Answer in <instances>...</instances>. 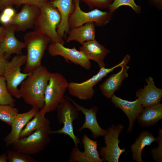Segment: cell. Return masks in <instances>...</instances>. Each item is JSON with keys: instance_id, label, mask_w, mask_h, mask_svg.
<instances>
[{"instance_id": "1", "label": "cell", "mask_w": 162, "mask_h": 162, "mask_svg": "<svg viewBox=\"0 0 162 162\" xmlns=\"http://www.w3.org/2000/svg\"><path fill=\"white\" fill-rule=\"evenodd\" d=\"M50 74L46 68L41 65L23 81L19 90L26 104L39 110L44 108V94Z\"/></svg>"}, {"instance_id": "2", "label": "cell", "mask_w": 162, "mask_h": 162, "mask_svg": "<svg viewBox=\"0 0 162 162\" xmlns=\"http://www.w3.org/2000/svg\"><path fill=\"white\" fill-rule=\"evenodd\" d=\"M24 40L27 51L24 73H30L41 65L42 58L52 41L47 36L35 30L26 33Z\"/></svg>"}, {"instance_id": "3", "label": "cell", "mask_w": 162, "mask_h": 162, "mask_svg": "<svg viewBox=\"0 0 162 162\" xmlns=\"http://www.w3.org/2000/svg\"><path fill=\"white\" fill-rule=\"evenodd\" d=\"M40 8V14L34 25V30L47 36L51 43L58 42L64 44L63 40L59 36L56 31L61 20L58 10L53 6L52 2L49 0Z\"/></svg>"}, {"instance_id": "4", "label": "cell", "mask_w": 162, "mask_h": 162, "mask_svg": "<svg viewBox=\"0 0 162 162\" xmlns=\"http://www.w3.org/2000/svg\"><path fill=\"white\" fill-rule=\"evenodd\" d=\"M69 82L61 74L50 73L44 94L45 105L41 110L44 114L55 110L64 98Z\"/></svg>"}, {"instance_id": "5", "label": "cell", "mask_w": 162, "mask_h": 162, "mask_svg": "<svg viewBox=\"0 0 162 162\" xmlns=\"http://www.w3.org/2000/svg\"><path fill=\"white\" fill-rule=\"evenodd\" d=\"M26 56L16 55L7 63L3 74L9 93L17 99L22 98L18 86L31 73H22L21 67L26 63Z\"/></svg>"}, {"instance_id": "6", "label": "cell", "mask_w": 162, "mask_h": 162, "mask_svg": "<svg viewBox=\"0 0 162 162\" xmlns=\"http://www.w3.org/2000/svg\"><path fill=\"white\" fill-rule=\"evenodd\" d=\"M74 3L73 11L69 15L68 23L70 28H76L85 24L93 22L97 26H103L108 23L113 17V13L94 9L85 12L80 8V0H73Z\"/></svg>"}, {"instance_id": "7", "label": "cell", "mask_w": 162, "mask_h": 162, "mask_svg": "<svg viewBox=\"0 0 162 162\" xmlns=\"http://www.w3.org/2000/svg\"><path fill=\"white\" fill-rule=\"evenodd\" d=\"M57 118L58 123L63 124L62 128L56 130H50V134H63L68 136L71 138L75 146L81 144L80 138L74 133L73 126V122L79 117L78 110L72 103L67 98L64 99L60 103L56 110Z\"/></svg>"}, {"instance_id": "8", "label": "cell", "mask_w": 162, "mask_h": 162, "mask_svg": "<svg viewBox=\"0 0 162 162\" xmlns=\"http://www.w3.org/2000/svg\"><path fill=\"white\" fill-rule=\"evenodd\" d=\"M129 56V55L127 54L120 63L111 68H100L96 74L85 81L81 83L73 82H69L68 89L69 94L80 100H91L94 94V86L108 74L112 72L116 68L121 67Z\"/></svg>"}, {"instance_id": "9", "label": "cell", "mask_w": 162, "mask_h": 162, "mask_svg": "<svg viewBox=\"0 0 162 162\" xmlns=\"http://www.w3.org/2000/svg\"><path fill=\"white\" fill-rule=\"evenodd\" d=\"M51 130L50 127L42 128L19 139L12 145L13 149L29 155L39 153L50 142Z\"/></svg>"}, {"instance_id": "10", "label": "cell", "mask_w": 162, "mask_h": 162, "mask_svg": "<svg viewBox=\"0 0 162 162\" xmlns=\"http://www.w3.org/2000/svg\"><path fill=\"white\" fill-rule=\"evenodd\" d=\"M124 128L120 124H113L106 129L104 136L105 146L100 148L99 154L104 161L108 162H118L121 155L125 152V149H121L119 146L120 140L119 135Z\"/></svg>"}, {"instance_id": "11", "label": "cell", "mask_w": 162, "mask_h": 162, "mask_svg": "<svg viewBox=\"0 0 162 162\" xmlns=\"http://www.w3.org/2000/svg\"><path fill=\"white\" fill-rule=\"evenodd\" d=\"M48 53L51 56H60L66 61H70L80 66L86 70H90L91 63L80 51L74 46L72 48L65 47L64 44L58 42L50 43L48 46Z\"/></svg>"}, {"instance_id": "12", "label": "cell", "mask_w": 162, "mask_h": 162, "mask_svg": "<svg viewBox=\"0 0 162 162\" xmlns=\"http://www.w3.org/2000/svg\"><path fill=\"white\" fill-rule=\"evenodd\" d=\"M81 142L84 151H80L77 146H75L71 151L69 162H102L97 150V141L90 139L86 134L82 137Z\"/></svg>"}, {"instance_id": "13", "label": "cell", "mask_w": 162, "mask_h": 162, "mask_svg": "<svg viewBox=\"0 0 162 162\" xmlns=\"http://www.w3.org/2000/svg\"><path fill=\"white\" fill-rule=\"evenodd\" d=\"M64 98L68 99L79 111L81 112L84 115L85 121L82 125L77 130V132H80L84 129L87 128L92 132L94 139L100 136H104L106 133V129L104 130L101 128L98 122L97 113L98 108L97 106H94L88 109L78 104L67 96H64Z\"/></svg>"}, {"instance_id": "14", "label": "cell", "mask_w": 162, "mask_h": 162, "mask_svg": "<svg viewBox=\"0 0 162 162\" xmlns=\"http://www.w3.org/2000/svg\"><path fill=\"white\" fill-rule=\"evenodd\" d=\"M40 8L33 5L24 4L21 11L16 13L10 25L15 26L16 31L24 32L29 29H34Z\"/></svg>"}, {"instance_id": "15", "label": "cell", "mask_w": 162, "mask_h": 162, "mask_svg": "<svg viewBox=\"0 0 162 162\" xmlns=\"http://www.w3.org/2000/svg\"><path fill=\"white\" fill-rule=\"evenodd\" d=\"M111 101L117 108L120 109L127 116L129 124L127 133H131L137 117L144 108L137 98L134 101H129L117 97L113 94Z\"/></svg>"}, {"instance_id": "16", "label": "cell", "mask_w": 162, "mask_h": 162, "mask_svg": "<svg viewBox=\"0 0 162 162\" xmlns=\"http://www.w3.org/2000/svg\"><path fill=\"white\" fill-rule=\"evenodd\" d=\"M6 33L0 43V51L4 54L7 58L12 54L22 55V50L26 48L24 42L19 41L15 35L16 28L15 26L10 25L4 27Z\"/></svg>"}, {"instance_id": "17", "label": "cell", "mask_w": 162, "mask_h": 162, "mask_svg": "<svg viewBox=\"0 0 162 162\" xmlns=\"http://www.w3.org/2000/svg\"><path fill=\"white\" fill-rule=\"evenodd\" d=\"M146 81L147 85L136 91V94L144 107L152 106L160 103L162 97V89L154 85L153 78L149 76Z\"/></svg>"}, {"instance_id": "18", "label": "cell", "mask_w": 162, "mask_h": 162, "mask_svg": "<svg viewBox=\"0 0 162 162\" xmlns=\"http://www.w3.org/2000/svg\"><path fill=\"white\" fill-rule=\"evenodd\" d=\"M130 58V57L128 58L121 66V69L119 72L110 75L100 85V91L107 98H111L115 92L119 89L123 80L128 77L127 71L130 67L127 65Z\"/></svg>"}, {"instance_id": "19", "label": "cell", "mask_w": 162, "mask_h": 162, "mask_svg": "<svg viewBox=\"0 0 162 162\" xmlns=\"http://www.w3.org/2000/svg\"><path fill=\"white\" fill-rule=\"evenodd\" d=\"M39 110L38 109L32 107L26 112L18 113L10 125V132L4 139L6 147L12 145L19 139L21 131Z\"/></svg>"}, {"instance_id": "20", "label": "cell", "mask_w": 162, "mask_h": 162, "mask_svg": "<svg viewBox=\"0 0 162 162\" xmlns=\"http://www.w3.org/2000/svg\"><path fill=\"white\" fill-rule=\"evenodd\" d=\"M81 51L89 60L96 62L100 68L105 67L104 59L110 52L96 40L84 42L80 47Z\"/></svg>"}, {"instance_id": "21", "label": "cell", "mask_w": 162, "mask_h": 162, "mask_svg": "<svg viewBox=\"0 0 162 162\" xmlns=\"http://www.w3.org/2000/svg\"><path fill=\"white\" fill-rule=\"evenodd\" d=\"M72 2L73 0H56L52 2L53 6L58 9L61 15V21L56 31L59 36L63 40L70 30L68 20L74 9Z\"/></svg>"}, {"instance_id": "22", "label": "cell", "mask_w": 162, "mask_h": 162, "mask_svg": "<svg viewBox=\"0 0 162 162\" xmlns=\"http://www.w3.org/2000/svg\"><path fill=\"white\" fill-rule=\"evenodd\" d=\"M66 42L76 41L81 44L84 42L95 39V25L93 22H89L79 27L71 28Z\"/></svg>"}, {"instance_id": "23", "label": "cell", "mask_w": 162, "mask_h": 162, "mask_svg": "<svg viewBox=\"0 0 162 162\" xmlns=\"http://www.w3.org/2000/svg\"><path fill=\"white\" fill-rule=\"evenodd\" d=\"M137 118L142 127L154 125L162 118V104L160 103L144 107Z\"/></svg>"}, {"instance_id": "24", "label": "cell", "mask_w": 162, "mask_h": 162, "mask_svg": "<svg viewBox=\"0 0 162 162\" xmlns=\"http://www.w3.org/2000/svg\"><path fill=\"white\" fill-rule=\"evenodd\" d=\"M156 140L157 138L149 132H141L135 142L130 147L133 160L137 162H143L142 158V149L146 146H151L152 143Z\"/></svg>"}, {"instance_id": "25", "label": "cell", "mask_w": 162, "mask_h": 162, "mask_svg": "<svg viewBox=\"0 0 162 162\" xmlns=\"http://www.w3.org/2000/svg\"><path fill=\"white\" fill-rule=\"evenodd\" d=\"M45 115L41 110H39L21 131L19 139L26 137L41 128L50 127V121Z\"/></svg>"}, {"instance_id": "26", "label": "cell", "mask_w": 162, "mask_h": 162, "mask_svg": "<svg viewBox=\"0 0 162 162\" xmlns=\"http://www.w3.org/2000/svg\"><path fill=\"white\" fill-rule=\"evenodd\" d=\"M8 105L0 104V120L10 126L17 115L18 110Z\"/></svg>"}, {"instance_id": "27", "label": "cell", "mask_w": 162, "mask_h": 162, "mask_svg": "<svg viewBox=\"0 0 162 162\" xmlns=\"http://www.w3.org/2000/svg\"><path fill=\"white\" fill-rule=\"evenodd\" d=\"M15 102V100L8 90L4 77L0 75V104L14 106Z\"/></svg>"}, {"instance_id": "28", "label": "cell", "mask_w": 162, "mask_h": 162, "mask_svg": "<svg viewBox=\"0 0 162 162\" xmlns=\"http://www.w3.org/2000/svg\"><path fill=\"white\" fill-rule=\"evenodd\" d=\"M7 159L9 162H39V160L33 158L30 155L13 150H8Z\"/></svg>"}, {"instance_id": "29", "label": "cell", "mask_w": 162, "mask_h": 162, "mask_svg": "<svg viewBox=\"0 0 162 162\" xmlns=\"http://www.w3.org/2000/svg\"><path fill=\"white\" fill-rule=\"evenodd\" d=\"M123 5L130 7L136 13H140L141 11L140 6L136 4L134 0H114L108 8L110 12L113 13L119 7Z\"/></svg>"}, {"instance_id": "30", "label": "cell", "mask_w": 162, "mask_h": 162, "mask_svg": "<svg viewBox=\"0 0 162 162\" xmlns=\"http://www.w3.org/2000/svg\"><path fill=\"white\" fill-rule=\"evenodd\" d=\"M16 14L15 10L12 7L6 8L0 15V23L4 27L10 25Z\"/></svg>"}, {"instance_id": "31", "label": "cell", "mask_w": 162, "mask_h": 162, "mask_svg": "<svg viewBox=\"0 0 162 162\" xmlns=\"http://www.w3.org/2000/svg\"><path fill=\"white\" fill-rule=\"evenodd\" d=\"M156 141L158 143L157 148H152L151 151V154L154 160L157 162L162 161V129H159L158 136Z\"/></svg>"}, {"instance_id": "32", "label": "cell", "mask_w": 162, "mask_h": 162, "mask_svg": "<svg viewBox=\"0 0 162 162\" xmlns=\"http://www.w3.org/2000/svg\"><path fill=\"white\" fill-rule=\"evenodd\" d=\"M88 7L90 10L94 8L104 9L108 8L112 0H80Z\"/></svg>"}, {"instance_id": "33", "label": "cell", "mask_w": 162, "mask_h": 162, "mask_svg": "<svg viewBox=\"0 0 162 162\" xmlns=\"http://www.w3.org/2000/svg\"><path fill=\"white\" fill-rule=\"evenodd\" d=\"M49 0H12L13 5L19 7L22 5L28 4L37 6L40 8Z\"/></svg>"}, {"instance_id": "34", "label": "cell", "mask_w": 162, "mask_h": 162, "mask_svg": "<svg viewBox=\"0 0 162 162\" xmlns=\"http://www.w3.org/2000/svg\"><path fill=\"white\" fill-rule=\"evenodd\" d=\"M8 62L4 54L0 51V75H3L4 69Z\"/></svg>"}, {"instance_id": "35", "label": "cell", "mask_w": 162, "mask_h": 162, "mask_svg": "<svg viewBox=\"0 0 162 162\" xmlns=\"http://www.w3.org/2000/svg\"><path fill=\"white\" fill-rule=\"evenodd\" d=\"M13 5L12 0H0V10L2 11L4 9Z\"/></svg>"}, {"instance_id": "36", "label": "cell", "mask_w": 162, "mask_h": 162, "mask_svg": "<svg viewBox=\"0 0 162 162\" xmlns=\"http://www.w3.org/2000/svg\"><path fill=\"white\" fill-rule=\"evenodd\" d=\"M6 33V29L3 26H0V43L4 38Z\"/></svg>"}, {"instance_id": "37", "label": "cell", "mask_w": 162, "mask_h": 162, "mask_svg": "<svg viewBox=\"0 0 162 162\" xmlns=\"http://www.w3.org/2000/svg\"><path fill=\"white\" fill-rule=\"evenodd\" d=\"M152 2L157 8L161 9L162 7V0H151Z\"/></svg>"}, {"instance_id": "38", "label": "cell", "mask_w": 162, "mask_h": 162, "mask_svg": "<svg viewBox=\"0 0 162 162\" xmlns=\"http://www.w3.org/2000/svg\"><path fill=\"white\" fill-rule=\"evenodd\" d=\"M8 161L7 154L4 153L0 155V162H7Z\"/></svg>"}, {"instance_id": "39", "label": "cell", "mask_w": 162, "mask_h": 162, "mask_svg": "<svg viewBox=\"0 0 162 162\" xmlns=\"http://www.w3.org/2000/svg\"><path fill=\"white\" fill-rule=\"evenodd\" d=\"M49 1H51V2H53V1H54L56 0H49Z\"/></svg>"}]
</instances>
